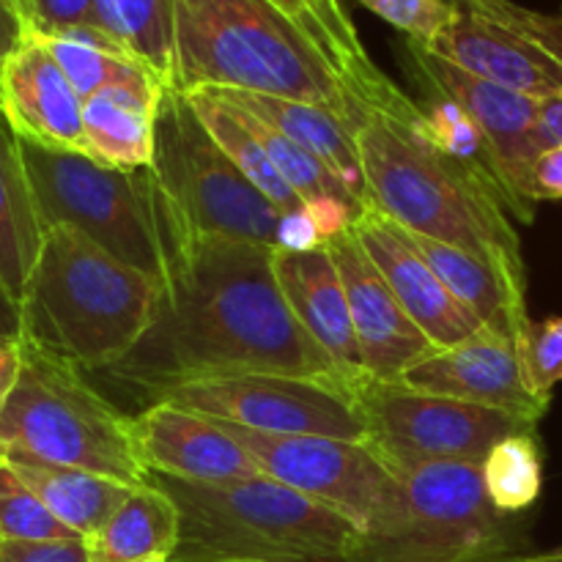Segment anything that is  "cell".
Instances as JSON below:
<instances>
[{
    "mask_svg": "<svg viewBox=\"0 0 562 562\" xmlns=\"http://www.w3.org/2000/svg\"><path fill=\"white\" fill-rule=\"evenodd\" d=\"M151 481L181 514L170 562H355L366 541L349 519L267 475L223 486Z\"/></svg>",
    "mask_w": 562,
    "mask_h": 562,
    "instance_id": "obj_5",
    "label": "cell"
},
{
    "mask_svg": "<svg viewBox=\"0 0 562 562\" xmlns=\"http://www.w3.org/2000/svg\"><path fill=\"white\" fill-rule=\"evenodd\" d=\"M371 445L401 472L423 464L483 467L492 448L516 434L538 431V423L508 412L445 395L420 393L401 382H368L357 393Z\"/></svg>",
    "mask_w": 562,
    "mask_h": 562,
    "instance_id": "obj_11",
    "label": "cell"
},
{
    "mask_svg": "<svg viewBox=\"0 0 562 562\" xmlns=\"http://www.w3.org/2000/svg\"><path fill=\"white\" fill-rule=\"evenodd\" d=\"M234 104L245 108L256 119L267 121L269 126L283 132L302 148L316 154L324 165L338 173V179L360 198L362 203L368 201V184L362 176L360 154H357L355 132L349 130L344 119L335 113L327 104L316 102H300V99L285 97H269V93H252V91H217Z\"/></svg>",
    "mask_w": 562,
    "mask_h": 562,
    "instance_id": "obj_22",
    "label": "cell"
},
{
    "mask_svg": "<svg viewBox=\"0 0 562 562\" xmlns=\"http://www.w3.org/2000/svg\"><path fill=\"white\" fill-rule=\"evenodd\" d=\"M22 344V313L14 296L0 280V346Z\"/></svg>",
    "mask_w": 562,
    "mask_h": 562,
    "instance_id": "obj_44",
    "label": "cell"
},
{
    "mask_svg": "<svg viewBox=\"0 0 562 562\" xmlns=\"http://www.w3.org/2000/svg\"><path fill=\"white\" fill-rule=\"evenodd\" d=\"M0 459L42 461L148 486L135 417L104 398L86 373L22 340V368L3 417Z\"/></svg>",
    "mask_w": 562,
    "mask_h": 562,
    "instance_id": "obj_6",
    "label": "cell"
},
{
    "mask_svg": "<svg viewBox=\"0 0 562 562\" xmlns=\"http://www.w3.org/2000/svg\"><path fill=\"white\" fill-rule=\"evenodd\" d=\"M272 3L316 42L344 88L357 86L379 69L362 47L360 33L340 0H272Z\"/></svg>",
    "mask_w": 562,
    "mask_h": 562,
    "instance_id": "obj_30",
    "label": "cell"
},
{
    "mask_svg": "<svg viewBox=\"0 0 562 562\" xmlns=\"http://www.w3.org/2000/svg\"><path fill=\"white\" fill-rule=\"evenodd\" d=\"M220 562H280V560H220Z\"/></svg>",
    "mask_w": 562,
    "mask_h": 562,
    "instance_id": "obj_46",
    "label": "cell"
},
{
    "mask_svg": "<svg viewBox=\"0 0 562 562\" xmlns=\"http://www.w3.org/2000/svg\"><path fill=\"white\" fill-rule=\"evenodd\" d=\"M318 247H324L322 234H318L316 223H313L305 203L280 214L278 234H274V250L311 252L318 250Z\"/></svg>",
    "mask_w": 562,
    "mask_h": 562,
    "instance_id": "obj_39",
    "label": "cell"
},
{
    "mask_svg": "<svg viewBox=\"0 0 562 562\" xmlns=\"http://www.w3.org/2000/svg\"><path fill=\"white\" fill-rule=\"evenodd\" d=\"M217 423L256 459L263 475L340 514L366 538L382 536L398 519L404 475L371 442L274 437Z\"/></svg>",
    "mask_w": 562,
    "mask_h": 562,
    "instance_id": "obj_10",
    "label": "cell"
},
{
    "mask_svg": "<svg viewBox=\"0 0 562 562\" xmlns=\"http://www.w3.org/2000/svg\"><path fill=\"white\" fill-rule=\"evenodd\" d=\"M22 368V344L0 346V417H3L5 404H9L14 384L20 379Z\"/></svg>",
    "mask_w": 562,
    "mask_h": 562,
    "instance_id": "obj_43",
    "label": "cell"
},
{
    "mask_svg": "<svg viewBox=\"0 0 562 562\" xmlns=\"http://www.w3.org/2000/svg\"><path fill=\"white\" fill-rule=\"evenodd\" d=\"M20 148L44 231L71 225L124 263L162 280L159 187L151 168H110L22 137Z\"/></svg>",
    "mask_w": 562,
    "mask_h": 562,
    "instance_id": "obj_7",
    "label": "cell"
},
{
    "mask_svg": "<svg viewBox=\"0 0 562 562\" xmlns=\"http://www.w3.org/2000/svg\"><path fill=\"white\" fill-rule=\"evenodd\" d=\"M355 234L368 256L384 274L401 307L426 333L437 349L453 346L475 333L481 324L450 296L431 263L420 256L406 231L395 225L382 209L368 203L355 223Z\"/></svg>",
    "mask_w": 562,
    "mask_h": 562,
    "instance_id": "obj_18",
    "label": "cell"
},
{
    "mask_svg": "<svg viewBox=\"0 0 562 562\" xmlns=\"http://www.w3.org/2000/svg\"><path fill=\"white\" fill-rule=\"evenodd\" d=\"M0 562H5V560H3V552H0Z\"/></svg>",
    "mask_w": 562,
    "mask_h": 562,
    "instance_id": "obj_48",
    "label": "cell"
},
{
    "mask_svg": "<svg viewBox=\"0 0 562 562\" xmlns=\"http://www.w3.org/2000/svg\"><path fill=\"white\" fill-rule=\"evenodd\" d=\"M5 562H91L86 538L44 543H0Z\"/></svg>",
    "mask_w": 562,
    "mask_h": 562,
    "instance_id": "obj_38",
    "label": "cell"
},
{
    "mask_svg": "<svg viewBox=\"0 0 562 562\" xmlns=\"http://www.w3.org/2000/svg\"><path fill=\"white\" fill-rule=\"evenodd\" d=\"M135 439L151 477L201 486L263 477L256 459L217 420L165 401L135 415Z\"/></svg>",
    "mask_w": 562,
    "mask_h": 562,
    "instance_id": "obj_16",
    "label": "cell"
},
{
    "mask_svg": "<svg viewBox=\"0 0 562 562\" xmlns=\"http://www.w3.org/2000/svg\"><path fill=\"white\" fill-rule=\"evenodd\" d=\"M231 102V99H228ZM239 108V104H236ZM245 113L247 124L250 130L256 132V137L261 140V146L267 148L269 159L274 162L278 173L283 176L285 184L296 192L302 203L313 201V198H324V195H333V198H351V201H360L344 181L338 179L329 165H324L316 154H311L307 148H302L300 143H294L291 137H285L283 132L269 126L267 121L256 119L252 113H247L245 108H239ZM362 203V201H360Z\"/></svg>",
    "mask_w": 562,
    "mask_h": 562,
    "instance_id": "obj_33",
    "label": "cell"
},
{
    "mask_svg": "<svg viewBox=\"0 0 562 562\" xmlns=\"http://www.w3.org/2000/svg\"><path fill=\"white\" fill-rule=\"evenodd\" d=\"M165 93L108 88L88 97L82 102L86 157L121 170L151 168L157 151V115Z\"/></svg>",
    "mask_w": 562,
    "mask_h": 562,
    "instance_id": "obj_23",
    "label": "cell"
},
{
    "mask_svg": "<svg viewBox=\"0 0 562 562\" xmlns=\"http://www.w3.org/2000/svg\"><path fill=\"white\" fill-rule=\"evenodd\" d=\"M483 483L497 510L521 516L538 503L543 488V459L538 448V431L516 434L492 448L483 461Z\"/></svg>",
    "mask_w": 562,
    "mask_h": 562,
    "instance_id": "obj_32",
    "label": "cell"
},
{
    "mask_svg": "<svg viewBox=\"0 0 562 562\" xmlns=\"http://www.w3.org/2000/svg\"><path fill=\"white\" fill-rule=\"evenodd\" d=\"M527 384L541 398H552V390L562 382V316L532 322L516 338Z\"/></svg>",
    "mask_w": 562,
    "mask_h": 562,
    "instance_id": "obj_35",
    "label": "cell"
},
{
    "mask_svg": "<svg viewBox=\"0 0 562 562\" xmlns=\"http://www.w3.org/2000/svg\"><path fill=\"white\" fill-rule=\"evenodd\" d=\"M448 3H453V5H461V0H448Z\"/></svg>",
    "mask_w": 562,
    "mask_h": 562,
    "instance_id": "obj_47",
    "label": "cell"
},
{
    "mask_svg": "<svg viewBox=\"0 0 562 562\" xmlns=\"http://www.w3.org/2000/svg\"><path fill=\"white\" fill-rule=\"evenodd\" d=\"M272 269L280 294L302 333L338 366L355 393H360L373 376L362 360L349 300L327 247L311 252L274 250Z\"/></svg>",
    "mask_w": 562,
    "mask_h": 562,
    "instance_id": "obj_19",
    "label": "cell"
},
{
    "mask_svg": "<svg viewBox=\"0 0 562 562\" xmlns=\"http://www.w3.org/2000/svg\"><path fill=\"white\" fill-rule=\"evenodd\" d=\"M16 475L38 494L44 505L80 538L91 541L113 510L124 503L135 486L93 475V472L71 470V467L42 464V461L5 459Z\"/></svg>",
    "mask_w": 562,
    "mask_h": 562,
    "instance_id": "obj_27",
    "label": "cell"
},
{
    "mask_svg": "<svg viewBox=\"0 0 562 562\" xmlns=\"http://www.w3.org/2000/svg\"><path fill=\"white\" fill-rule=\"evenodd\" d=\"M38 38L47 44L82 102L108 88H130V91L143 93L168 91L148 66H143L130 49L121 47L110 33L97 31V27H80V31Z\"/></svg>",
    "mask_w": 562,
    "mask_h": 562,
    "instance_id": "obj_26",
    "label": "cell"
},
{
    "mask_svg": "<svg viewBox=\"0 0 562 562\" xmlns=\"http://www.w3.org/2000/svg\"><path fill=\"white\" fill-rule=\"evenodd\" d=\"M538 137H541L543 148L562 146V93L541 99V110H538Z\"/></svg>",
    "mask_w": 562,
    "mask_h": 562,
    "instance_id": "obj_42",
    "label": "cell"
},
{
    "mask_svg": "<svg viewBox=\"0 0 562 562\" xmlns=\"http://www.w3.org/2000/svg\"><path fill=\"white\" fill-rule=\"evenodd\" d=\"M525 527L492 505L475 464H423L404 475V505L355 562H492L519 554Z\"/></svg>",
    "mask_w": 562,
    "mask_h": 562,
    "instance_id": "obj_8",
    "label": "cell"
},
{
    "mask_svg": "<svg viewBox=\"0 0 562 562\" xmlns=\"http://www.w3.org/2000/svg\"><path fill=\"white\" fill-rule=\"evenodd\" d=\"M355 130L368 201L409 234L486 258L525 280L519 231L497 192L420 132V104L398 86L362 102Z\"/></svg>",
    "mask_w": 562,
    "mask_h": 562,
    "instance_id": "obj_2",
    "label": "cell"
},
{
    "mask_svg": "<svg viewBox=\"0 0 562 562\" xmlns=\"http://www.w3.org/2000/svg\"><path fill=\"white\" fill-rule=\"evenodd\" d=\"M192 102V110L198 113V119L203 121V126L209 130V135L220 143L225 154L231 157V162L280 209V212H289V209L302 206V201L296 198V192L291 190L283 181V176L278 173L274 162L269 159L267 148L261 146V140L256 137V132L247 124L245 113L236 108L234 102L223 97L217 91H190L187 93Z\"/></svg>",
    "mask_w": 562,
    "mask_h": 562,
    "instance_id": "obj_28",
    "label": "cell"
},
{
    "mask_svg": "<svg viewBox=\"0 0 562 562\" xmlns=\"http://www.w3.org/2000/svg\"><path fill=\"white\" fill-rule=\"evenodd\" d=\"M423 47L477 80L525 97L549 99L562 93V60L558 55L527 33L470 5H459L453 22Z\"/></svg>",
    "mask_w": 562,
    "mask_h": 562,
    "instance_id": "obj_17",
    "label": "cell"
},
{
    "mask_svg": "<svg viewBox=\"0 0 562 562\" xmlns=\"http://www.w3.org/2000/svg\"><path fill=\"white\" fill-rule=\"evenodd\" d=\"M80 538L71 532L14 467L0 459V543H44Z\"/></svg>",
    "mask_w": 562,
    "mask_h": 562,
    "instance_id": "obj_34",
    "label": "cell"
},
{
    "mask_svg": "<svg viewBox=\"0 0 562 562\" xmlns=\"http://www.w3.org/2000/svg\"><path fill=\"white\" fill-rule=\"evenodd\" d=\"M357 3L382 16L387 25L417 44H431L459 11V5L448 0H357Z\"/></svg>",
    "mask_w": 562,
    "mask_h": 562,
    "instance_id": "obj_36",
    "label": "cell"
},
{
    "mask_svg": "<svg viewBox=\"0 0 562 562\" xmlns=\"http://www.w3.org/2000/svg\"><path fill=\"white\" fill-rule=\"evenodd\" d=\"M44 241L20 135L0 110V280L20 305Z\"/></svg>",
    "mask_w": 562,
    "mask_h": 562,
    "instance_id": "obj_24",
    "label": "cell"
},
{
    "mask_svg": "<svg viewBox=\"0 0 562 562\" xmlns=\"http://www.w3.org/2000/svg\"><path fill=\"white\" fill-rule=\"evenodd\" d=\"M170 91L269 93L355 119L329 60L272 0H173Z\"/></svg>",
    "mask_w": 562,
    "mask_h": 562,
    "instance_id": "obj_4",
    "label": "cell"
},
{
    "mask_svg": "<svg viewBox=\"0 0 562 562\" xmlns=\"http://www.w3.org/2000/svg\"><path fill=\"white\" fill-rule=\"evenodd\" d=\"M0 110L22 140L86 154L80 93L36 33H31L5 64Z\"/></svg>",
    "mask_w": 562,
    "mask_h": 562,
    "instance_id": "obj_20",
    "label": "cell"
},
{
    "mask_svg": "<svg viewBox=\"0 0 562 562\" xmlns=\"http://www.w3.org/2000/svg\"><path fill=\"white\" fill-rule=\"evenodd\" d=\"M151 170L162 195L192 231L274 247L283 212L231 162L187 93L168 91L159 104Z\"/></svg>",
    "mask_w": 562,
    "mask_h": 562,
    "instance_id": "obj_9",
    "label": "cell"
},
{
    "mask_svg": "<svg viewBox=\"0 0 562 562\" xmlns=\"http://www.w3.org/2000/svg\"><path fill=\"white\" fill-rule=\"evenodd\" d=\"M159 231V313L140 344L102 373L135 387L148 404L179 384L247 373L318 379L355 393L291 316L274 280V247L198 234L162 190Z\"/></svg>",
    "mask_w": 562,
    "mask_h": 562,
    "instance_id": "obj_1",
    "label": "cell"
},
{
    "mask_svg": "<svg viewBox=\"0 0 562 562\" xmlns=\"http://www.w3.org/2000/svg\"><path fill=\"white\" fill-rule=\"evenodd\" d=\"M417 104H420V124L417 126H420V132L426 135V140L431 143L437 151H442L445 157L464 165L470 173H475L477 179L486 181V184L497 192L499 201L505 203L503 187H499L497 173H494L486 137H483L475 119H472L459 102H453V99L445 97L442 91H437V88L431 86H426V99Z\"/></svg>",
    "mask_w": 562,
    "mask_h": 562,
    "instance_id": "obj_31",
    "label": "cell"
},
{
    "mask_svg": "<svg viewBox=\"0 0 562 562\" xmlns=\"http://www.w3.org/2000/svg\"><path fill=\"white\" fill-rule=\"evenodd\" d=\"M406 49L420 80L459 102L475 119L486 137L494 173L503 187L505 206L514 217L532 223L538 209L536 195H532V165L543 151V143L538 137L541 99L477 80L409 38H406Z\"/></svg>",
    "mask_w": 562,
    "mask_h": 562,
    "instance_id": "obj_13",
    "label": "cell"
},
{
    "mask_svg": "<svg viewBox=\"0 0 562 562\" xmlns=\"http://www.w3.org/2000/svg\"><path fill=\"white\" fill-rule=\"evenodd\" d=\"M492 562H562V549H558V552H543V554L519 552V554H508V558H499Z\"/></svg>",
    "mask_w": 562,
    "mask_h": 562,
    "instance_id": "obj_45",
    "label": "cell"
},
{
    "mask_svg": "<svg viewBox=\"0 0 562 562\" xmlns=\"http://www.w3.org/2000/svg\"><path fill=\"white\" fill-rule=\"evenodd\" d=\"M532 195L536 201H562V146L543 148L532 165Z\"/></svg>",
    "mask_w": 562,
    "mask_h": 562,
    "instance_id": "obj_41",
    "label": "cell"
},
{
    "mask_svg": "<svg viewBox=\"0 0 562 562\" xmlns=\"http://www.w3.org/2000/svg\"><path fill=\"white\" fill-rule=\"evenodd\" d=\"M151 274L130 267L71 225L44 231L20 300L22 340L86 373L124 360L159 313Z\"/></svg>",
    "mask_w": 562,
    "mask_h": 562,
    "instance_id": "obj_3",
    "label": "cell"
},
{
    "mask_svg": "<svg viewBox=\"0 0 562 562\" xmlns=\"http://www.w3.org/2000/svg\"><path fill=\"white\" fill-rule=\"evenodd\" d=\"M406 236L420 250V256L431 263L450 296L467 313H472L481 327L519 338L521 329L530 324L525 280L514 278L499 263L486 261V258L461 250V247L445 245L431 236L409 234V231H406Z\"/></svg>",
    "mask_w": 562,
    "mask_h": 562,
    "instance_id": "obj_21",
    "label": "cell"
},
{
    "mask_svg": "<svg viewBox=\"0 0 562 562\" xmlns=\"http://www.w3.org/2000/svg\"><path fill=\"white\" fill-rule=\"evenodd\" d=\"M20 5L36 36H58L80 27L104 31L97 0H20Z\"/></svg>",
    "mask_w": 562,
    "mask_h": 562,
    "instance_id": "obj_37",
    "label": "cell"
},
{
    "mask_svg": "<svg viewBox=\"0 0 562 562\" xmlns=\"http://www.w3.org/2000/svg\"><path fill=\"white\" fill-rule=\"evenodd\" d=\"M157 401L274 437L371 442L360 398L349 387L318 379L280 373L201 379L165 390Z\"/></svg>",
    "mask_w": 562,
    "mask_h": 562,
    "instance_id": "obj_12",
    "label": "cell"
},
{
    "mask_svg": "<svg viewBox=\"0 0 562 562\" xmlns=\"http://www.w3.org/2000/svg\"><path fill=\"white\" fill-rule=\"evenodd\" d=\"M181 538V514L157 483L132 488L102 530L88 541L91 562H170Z\"/></svg>",
    "mask_w": 562,
    "mask_h": 562,
    "instance_id": "obj_25",
    "label": "cell"
},
{
    "mask_svg": "<svg viewBox=\"0 0 562 562\" xmlns=\"http://www.w3.org/2000/svg\"><path fill=\"white\" fill-rule=\"evenodd\" d=\"M324 247L338 267L368 373L376 382H398L406 368L431 355L437 346L401 307L398 296L360 245L355 228L329 239Z\"/></svg>",
    "mask_w": 562,
    "mask_h": 562,
    "instance_id": "obj_15",
    "label": "cell"
},
{
    "mask_svg": "<svg viewBox=\"0 0 562 562\" xmlns=\"http://www.w3.org/2000/svg\"><path fill=\"white\" fill-rule=\"evenodd\" d=\"M27 36H31V25H27L20 0H0V80H3L9 58Z\"/></svg>",
    "mask_w": 562,
    "mask_h": 562,
    "instance_id": "obj_40",
    "label": "cell"
},
{
    "mask_svg": "<svg viewBox=\"0 0 562 562\" xmlns=\"http://www.w3.org/2000/svg\"><path fill=\"white\" fill-rule=\"evenodd\" d=\"M102 27L173 88V0H97Z\"/></svg>",
    "mask_w": 562,
    "mask_h": 562,
    "instance_id": "obj_29",
    "label": "cell"
},
{
    "mask_svg": "<svg viewBox=\"0 0 562 562\" xmlns=\"http://www.w3.org/2000/svg\"><path fill=\"white\" fill-rule=\"evenodd\" d=\"M398 382L420 393L488 406L530 423L541 420L552 404V398H541L527 384L516 338L488 327H477L459 344L434 349L406 368Z\"/></svg>",
    "mask_w": 562,
    "mask_h": 562,
    "instance_id": "obj_14",
    "label": "cell"
}]
</instances>
